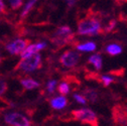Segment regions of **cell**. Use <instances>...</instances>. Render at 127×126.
<instances>
[{
    "mask_svg": "<svg viewBox=\"0 0 127 126\" xmlns=\"http://www.w3.org/2000/svg\"><path fill=\"white\" fill-rule=\"evenodd\" d=\"M77 48H78V50L83 51V52H93V51L96 50V44L94 42H87L84 44L78 45Z\"/></svg>",
    "mask_w": 127,
    "mask_h": 126,
    "instance_id": "8fae6325",
    "label": "cell"
},
{
    "mask_svg": "<svg viewBox=\"0 0 127 126\" xmlns=\"http://www.w3.org/2000/svg\"><path fill=\"white\" fill-rule=\"evenodd\" d=\"M59 92L62 94V95H67V94L70 92V88H69V85L67 83H62L60 84L59 86Z\"/></svg>",
    "mask_w": 127,
    "mask_h": 126,
    "instance_id": "9a60e30c",
    "label": "cell"
},
{
    "mask_svg": "<svg viewBox=\"0 0 127 126\" xmlns=\"http://www.w3.org/2000/svg\"><path fill=\"white\" fill-rule=\"evenodd\" d=\"M6 9H5V5H4V2L2 0H0V14L1 13H5Z\"/></svg>",
    "mask_w": 127,
    "mask_h": 126,
    "instance_id": "ffe728a7",
    "label": "cell"
},
{
    "mask_svg": "<svg viewBox=\"0 0 127 126\" xmlns=\"http://www.w3.org/2000/svg\"><path fill=\"white\" fill-rule=\"evenodd\" d=\"M65 1L68 3V5L71 7V6H73L77 1H78V0H65Z\"/></svg>",
    "mask_w": 127,
    "mask_h": 126,
    "instance_id": "7402d4cb",
    "label": "cell"
},
{
    "mask_svg": "<svg viewBox=\"0 0 127 126\" xmlns=\"http://www.w3.org/2000/svg\"><path fill=\"white\" fill-rule=\"evenodd\" d=\"M74 97H75V99H76L79 103H81V104H85V103H86V99H85L83 96H80V95H75Z\"/></svg>",
    "mask_w": 127,
    "mask_h": 126,
    "instance_id": "d6986e66",
    "label": "cell"
},
{
    "mask_svg": "<svg viewBox=\"0 0 127 126\" xmlns=\"http://www.w3.org/2000/svg\"><path fill=\"white\" fill-rule=\"evenodd\" d=\"M122 52V49L117 44H110L107 48V53L111 56H115V55H119Z\"/></svg>",
    "mask_w": 127,
    "mask_h": 126,
    "instance_id": "4fadbf2b",
    "label": "cell"
},
{
    "mask_svg": "<svg viewBox=\"0 0 127 126\" xmlns=\"http://www.w3.org/2000/svg\"><path fill=\"white\" fill-rule=\"evenodd\" d=\"M20 84L27 90H32L34 88L39 87V83L32 80V79H22L20 81Z\"/></svg>",
    "mask_w": 127,
    "mask_h": 126,
    "instance_id": "9c48e42d",
    "label": "cell"
},
{
    "mask_svg": "<svg viewBox=\"0 0 127 126\" xmlns=\"http://www.w3.org/2000/svg\"><path fill=\"white\" fill-rule=\"evenodd\" d=\"M4 122L12 126H29L31 122L22 114L17 112L7 113L4 115Z\"/></svg>",
    "mask_w": 127,
    "mask_h": 126,
    "instance_id": "5b68a950",
    "label": "cell"
},
{
    "mask_svg": "<svg viewBox=\"0 0 127 126\" xmlns=\"http://www.w3.org/2000/svg\"><path fill=\"white\" fill-rule=\"evenodd\" d=\"M115 26V21L114 20H112V21H111L110 23H109V25H108V27L106 28V31H110L111 29H112L113 27Z\"/></svg>",
    "mask_w": 127,
    "mask_h": 126,
    "instance_id": "44dd1931",
    "label": "cell"
},
{
    "mask_svg": "<svg viewBox=\"0 0 127 126\" xmlns=\"http://www.w3.org/2000/svg\"><path fill=\"white\" fill-rule=\"evenodd\" d=\"M72 38H73V34L71 28L69 26H63V27H59L56 30L55 37L52 39V41L58 46H63L67 44Z\"/></svg>",
    "mask_w": 127,
    "mask_h": 126,
    "instance_id": "277c9868",
    "label": "cell"
},
{
    "mask_svg": "<svg viewBox=\"0 0 127 126\" xmlns=\"http://www.w3.org/2000/svg\"><path fill=\"white\" fill-rule=\"evenodd\" d=\"M6 91H7V83L3 79H0V96H2Z\"/></svg>",
    "mask_w": 127,
    "mask_h": 126,
    "instance_id": "2e32d148",
    "label": "cell"
},
{
    "mask_svg": "<svg viewBox=\"0 0 127 126\" xmlns=\"http://www.w3.org/2000/svg\"><path fill=\"white\" fill-rule=\"evenodd\" d=\"M68 104V100L65 98V97H57V98H54L51 100V105L54 109H63L64 107H66Z\"/></svg>",
    "mask_w": 127,
    "mask_h": 126,
    "instance_id": "ba28073f",
    "label": "cell"
},
{
    "mask_svg": "<svg viewBox=\"0 0 127 126\" xmlns=\"http://www.w3.org/2000/svg\"><path fill=\"white\" fill-rule=\"evenodd\" d=\"M56 84H57V81H51L49 84H47V90H49L50 93H53Z\"/></svg>",
    "mask_w": 127,
    "mask_h": 126,
    "instance_id": "ac0fdd59",
    "label": "cell"
},
{
    "mask_svg": "<svg viewBox=\"0 0 127 126\" xmlns=\"http://www.w3.org/2000/svg\"><path fill=\"white\" fill-rule=\"evenodd\" d=\"M80 57H81L80 55L74 51H67L61 57L60 62H61V64L64 65L65 67L71 68L78 64L79 60H80Z\"/></svg>",
    "mask_w": 127,
    "mask_h": 126,
    "instance_id": "52a82bcc",
    "label": "cell"
},
{
    "mask_svg": "<svg viewBox=\"0 0 127 126\" xmlns=\"http://www.w3.org/2000/svg\"><path fill=\"white\" fill-rule=\"evenodd\" d=\"M116 2H118V3H122V2H126L127 0H115Z\"/></svg>",
    "mask_w": 127,
    "mask_h": 126,
    "instance_id": "603a6c76",
    "label": "cell"
},
{
    "mask_svg": "<svg viewBox=\"0 0 127 126\" xmlns=\"http://www.w3.org/2000/svg\"><path fill=\"white\" fill-rule=\"evenodd\" d=\"M9 3H10V6L13 10H16V9H19L21 6H22V3L23 1L22 0H8Z\"/></svg>",
    "mask_w": 127,
    "mask_h": 126,
    "instance_id": "5bb4252c",
    "label": "cell"
},
{
    "mask_svg": "<svg viewBox=\"0 0 127 126\" xmlns=\"http://www.w3.org/2000/svg\"><path fill=\"white\" fill-rule=\"evenodd\" d=\"M29 44V40L28 39H15V40H12L10 41L9 43L6 44V50L11 54V55H14V56H17V55H20L24 49Z\"/></svg>",
    "mask_w": 127,
    "mask_h": 126,
    "instance_id": "8992f818",
    "label": "cell"
},
{
    "mask_svg": "<svg viewBox=\"0 0 127 126\" xmlns=\"http://www.w3.org/2000/svg\"><path fill=\"white\" fill-rule=\"evenodd\" d=\"M36 1H37V0H28V2H27L26 5L24 6V8H23V10H22V12H21V14H20L21 18H24V17L27 16V14L29 13V11L31 10V8L33 7V5L35 4Z\"/></svg>",
    "mask_w": 127,
    "mask_h": 126,
    "instance_id": "30bf717a",
    "label": "cell"
},
{
    "mask_svg": "<svg viewBox=\"0 0 127 126\" xmlns=\"http://www.w3.org/2000/svg\"><path fill=\"white\" fill-rule=\"evenodd\" d=\"M72 115L75 120H79L82 123H86L89 125H98V118L92 110L90 109H80V110H74Z\"/></svg>",
    "mask_w": 127,
    "mask_h": 126,
    "instance_id": "3957f363",
    "label": "cell"
},
{
    "mask_svg": "<svg viewBox=\"0 0 127 126\" xmlns=\"http://www.w3.org/2000/svg\"><path fill=\"white\" fill-rule=\"evenodd\" d=\"M101 81H102V83L104 84V86H108V85H110L111 83H112L114 80L112 78H110V77H107V76H102L101 77Z\"/></svg>",
    "mask_w": 127,
    "mask_h": 126,
    "instance_id": "e0dca14e",
    "label": "cell"
},
{
    "mask_svg": "<svg viewBox=\"0 0 127 126\" xmlns=\"http://www.w3.org/2000/svg\"><path fill=\"white\" fill-rule=\"evenodd\" d=\"M41 67V59L38 53L31 54L27 57L21 58L15 70H21L23 72H32Z\"/></svg>",
    "mask_w": 127,
    "mask_h": 126,
    "instance_id": "7a4b0ae2",
    "label": "cell"
},
{
    "mask_svg": "<svg viewBox=\"0 0 127 126\" xmlns=\"http://www.w3.org/2000/svg\"><path fill=\"white\" fill-rule=\"evenodd\" d=\"M89 63L93 64L97 70H100L101 67H102V60H101V57H100L99 55L92 56V57L89 59Z\"/></svg>",
    "mask_w": 127,
    "mask_h": 126,
    "instance_id": "7c38bea8",
    "label": "cell"
},
{
    "mask_svg": "<svg viewBox=\"0 0 127 126\" xmlns=\"http://www.w3.org/2000/svg\"><path fill=\"white\" fill-rule=\"evenodd\" d=\"M102 31L100 21L95 17H87L81 19L78 23V33L79 34H87L93 35L100 33Z\"/></svg>",
    "mask_w": 127,
    "mask_h": 126,
    "instance_id": "6da1fadb",
    "label": "cell"
}]
</instances>
